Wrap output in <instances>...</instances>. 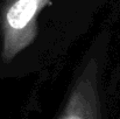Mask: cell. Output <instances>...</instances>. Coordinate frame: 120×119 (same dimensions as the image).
I'll return each mask as SVG.
<instances>
[{
  "label": "cell",
  "mask_w": 120,
  "mask_h": 119,
  "mask_svg": "<svg viewBox=\"0 0 120 119\" xmlns=\"http://www.w3.org/2000/svg\"><path fill=\"white\" fill-rule=\"evenodd\" d=\"M51 0H2L0 26L2 33V60L11 62L28 47L38 34V16Z\"/></svg>",
  "instance_id": "cell-1"
},
{
  "label": "cell",
  "mask_w": 120,
  "mask_h": 119,
  "mask_svg": "<svg viewBox=\"0 0 120 119\" xmlns=\"http://www.w3.org/2000/svg\"><path fill=\"white\" fill-rule=\"evenodd\" d=\"M97 74V63L90 60L77 79L60 119H100Z\"/></svg>",
  "instance_id": "cell-2"
}]
</instances>
